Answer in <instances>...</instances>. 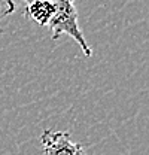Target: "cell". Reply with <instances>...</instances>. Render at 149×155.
<instances>
[{"mask_svg": "<svg viewBox=\"0 0 149 155\" xmlns=\"http://www.w3.org/2000/svg\"><path fill=\"white\" fill-rule=\"evenodd\" d=\"M15 3H14V0H0V22L3 21V19L6 18V17H9V15H12L14 12H15ZM3 33V28L0 27V35Z\"/></svg>", "mask_w": 149, "mask_h": 155, "instance_id": "obj_3", "label": "cell"}, {"mask_svg": "<svg viewBox=\"0 0 149 155\" xmlns=\"http://www.w3.org/2000/svg\"><path fill=\"white\" fill-rule=\"evenodd\" d=\"M54 2L57 5V12L54 19L48 25V30L51 31V39L57 40L60 36H69L79 45L85 57H91L93 49L88 45L84 31L79 27L78 9L74 0H54Z\"/></svg>", "mask_w": 149, "mask_h": 155, "instance_id": "obj_1", "label": "cell"}, {"mask_svg": "<svg viewBox=\"0 0 149 155\" xmlns=\"http://www.w3.org/2000/svg\"><path fill=\"white\" fill-rule=\"evenodd\" d=\"M40 142L43 155H85L82 145L73 142L67 131L45 130Z\"/></svg>", "mask_w": 149, "mask_h": 155, "instance_id": "obj_2", "label": "cell"}]
</instances>
